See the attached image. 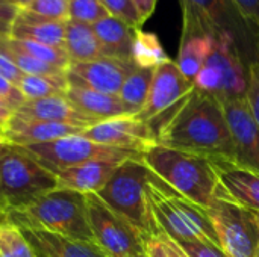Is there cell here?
Masks as SVG:
<instances>
[{
	"instance_id": "cell-1",
	"label": "cell",
	"mask_w": 259,
	"mask_h": 257,
	"mask_svg": "<svg viewBox=\"0 0 259 257\" xmlns=\"http://www.w3.org/2000/svg\"><path fill=\"white\" fill-rule=\"evenodd\" d=\"M156 144L209 159H235L223 105L197 88L185 97L176 114L159 130Z\"/></svg>"
},
{
	"instance_id": "cell-2",
	"label": "cell",
	"mask_w": 259,
	"mask_h": 257,
	"mask_svg": "<svg viewBox=\"0 0 259 257\" xmlns=\"http://www.w3.org/2000/svg\"><path fill=\"white\" fill-rule=\"evenodd\" d=\"M141 159L181 195L205 209L209 208L220 185L209 158L155 144Z\"/></svg>"
},
{
	"instance_id": "cell-3",
	"label": "cell",
	"mask_w": 259,
	"mask_h": 257,
	"mask_svg": "<svg viewBox=\"0 0 259 257\" xmlns=\"http://www.w3.org/2000/svg\"><path fill=\"white\" fill-rule=\"evenodd\" d=\"M146 195L153 221L171 239H200L220 245L208 211L181 195L153 171L147 182Z\"/></svg>"
},
{
	"instance_id": "cell-4",
	"label": "cell",
	"mask_w": 259,
	"mask_h": 257,
	"mask_svg": "<svg viewBox=\"0 0 259 257\" xmlns=\"http://www.w3.org/2000/svg\"><path fill=\"white\" fill-rule=\"evenodd\" d=\"M150 176L152 170L141 158L127 159L117 167L109 182L97 194L106 206L135 227L146 241L161 233L153 221L146 195Z\"/></svg>"
},
{
	"instance_id": "cell-5",
	"label": "cell",
	"mask_w": 259,
	"mask_h": 257,
	"mask_svg": "<svg viewBox=\"0 0 259 257\" xmlns=\"http://www.w3.org/2000/svg\"><path fill=\"white\" fill-rule=\"evenodd\" d=\"M33 226L58 236L94 242L88 221L87 194L53 189L20 211H9Z\"/></svg>"
},
{
	"instance_id": "cell-6",
	"label": "cell",
	"mask_w": 259,
	"mask_h": 257,
	"mask_svg": "<svg viewBox=\"0 0 259 257\" xmlns=\"http://www.w3.org/2000/svg\"><path fill=\"white\" fill-rule=\"evenodd\" d=\"M53 189L56 176L18 147L11 145L0 158V191L9 211H20Z\"/></svg>"
},
{
	"instance_id": "cell-7",
	"label": "cell",
	"mask_w": 259,
	"mask_h": 257,
	"mask_svg": "<svg viewBox=\"0 0 259 257\" xmlns=\"http://www.w3.org/2000/svg\"><path fill=\"white\" fill-rule=\"evenodd\" d=\"M228 257H259V227L250 211L232 200L219 185L206 209Z\"/></svg>"
},
{
	"instance_id": "cell-8",
	"label": "cell",
	"mask_w": 259,
	"mask_h": 257,
	"mask_svg": "<svg viewBox=\"0 0 259 257\" xmlns=\"http://www.w3.org/2000/svg\"><path fill=\"white\" fill-rule=\"evenodd\" d=\"M249 67L228 36L215 39L214 48L194 79V88L215 97L220 103L244 98L247 92Z\"/></svg>"
},
{
	"instance_id": "cell-9",
	"label": "cell",
	"mask_w": 259,
	"mask_h": 257,
	"mask_svg": "<svg viewBox=\"0 0 259 257\" xmlns=\"http://www.w3.org/2000/svg\"><path fill=\"white\" fill-rule=\"evenodd\" d=\"M179 5L193 11L217 36L231 38L247 67L258 61L259 29L244 17L235 0H179Z\"/></svg>"
},
{
	"instance_id": "cell-10",
	"label": "cell",
	"mask_w": 259,
	"mask_h": 257,
	"mask_svg": "<svg viewBox=\"0 0 259 257\" xmlns=\"http://www.w3.org/2000/svg\"><path fill=\"white\" fill-rule=\"evenodd\" d=\"M18 148L27 156H30L32 159H35L38 164H41L44 168L52 171L53 174L61 170L80 165L90 161L124 162L127 159L141 158V155L135 151L114 148V147L93 142L83 135L65 136V138L55 139L50 142L24 145Z\"/></svg>"
},
{
	"instance_id": "cell-11",
	"label": "cell",
	"mask_w": 259,
	"mask_h": 257,
	"mask_svg": "<svg viewBox=\"0 0 259 257\" xmlns=\"http://www.w3.org/2000/svg\"><path fill=\"white\" fill-rule=\"evenodd\" d=\"M193 89L194 82L188 80L181 73L176 61L170 59L155 68L147 101L135 117L144 121L158 138L159 130L170 121Z\"/></svg>"
},
{
	"instance_id": "cell-12",
	"label": "cell",
	"mask_w": 259,
	"mask_h": 257,
	"mask_svg": "<svg viewBox=\"0 0 259 257\" xmlns=\"http://www.w3.org/2000/svg\"><path fill=\"white\" fill-rule=\"evenodd\" d=\"M88 221L94 244L109 257H129L146 251V238L106 206L97 194H87Z\"/></svg>"
},
{
	"instance_id": "cell-13",
	"label": "cell",
	"mask_w": 259,
	"mask_h": 257,
	"mask_svg": "<svg viewBox=\"0 0 259 257\" xmlns=\"http://www.w3.org/2000/svg\"><path fill=\"white\" fill-rule=\"evenodd\" d=\"M135 68L134 61L103 56L88 62H71L67 70V80L70 86L118 95L124 80Z\"/></svg>"
},
{
	"instance_id": "cell-14",
	"label": "cell",
	"mask_w": 259,
	"mask_h": 257,
	"mask_svg": "<svg viewBox=\"0 0 259 257\" xmlns=\"http://www.w3.org/2000/svg\"><path fill=\"white\" fill-rule=\"evenodd\" d=\"M82 135L93 142L143 155L156 144L152 129L134 117H118L87 127Z\"/></svg>"
},
{
	"instance_id": "cell-15",
	"label": "cell",
	"mask_w": 259,
	"mask_h": 257,
	"mask_svg": "<svg viewBox=\"0 0 259 257\" xmlns=\"http://www.w3.org/2000/svg\"><path fill=\"white\" fill-rule=\"evenodd\" d=\"M182 9V35L176 64L181 73L191 82L205 65L211 55L215 39L222 38L208 27L193 11L188 8Z\"/></svg>"
},
{
	"instance_id": "cell-16",
	"label": "cell",
	"mask_w": 259,
	"mask_h": 257,
	"mask_svg": "<svg viewBox=\"0 0 259 257\" xmlns=\"http://www.w3.org/2000/svg\"><path fill=\"white\" fill-rule=\"evenodd\" d=\"M222 105L235 148L234 162L259 173V124L252 115L246 97Z\"/></svg>"
},
{
	"instance_id": "cell-17",
	"label": "cell",
	"mask_w": 259,
	"mask_h": 257,
	"mask_svg": "<svg viewBox=\"0 0 259 257\" xmlns=\"http://www.w3.org/2000/svg\"><path fill=\"white\" fill-rule=\"evenodd\" d=\"M8 220L20 227V230L39 257H109L94 242L52 235L26 221L24 218L15 215L14 212H8Z\"/></svg>"
},
{
	"instance_id": "cell-18",
	"label": "cell",
	"mask_w": 259,
	"mask_h": 257,
	"mask_svg": "<svg viewBox=\"0 0 259 257\" xmlns=\"http://www.w3.org/2000/svg\"><path fill=\"white\" fill-rule=\"evenodd\" d=\"M220 186L228 195L247 211L259 214V173L234 161L211 159Z\"/></svg>"
},
{
	"instance_id": "cell-19",
	"label": "cell",
	"mask_w": 259,
	"mask_h": 257,
	"mask_svg": "<svg viewBox=\"0 0 259 257\" xmlns=\"http://www.w3.org/2000/svg\"><path fill=\"white\" fill-rule=\"evenodd\" d=\"M85 129L74 127L61 123H50V121H38V120H26L18 115H12V118L3 126V138L18 147L33 145L50 142L55 139H61L65 136L82 135Z\"/></svg>"
},
{
	"instance_id": "cell-20",
	"label": "cell",
	"mask_w": 259,
	"mask_h": 257,
	"mask_svg": "<svg viewBox=\"0 0 259 257\" xmlns=\"http://www.w3.org/2000/svg\"><path fill=\"white\" fill-rule=\"evenodd\" d=\"M14 114L26 120L61 123V124H68V126L82 127V129H87L96 123H100L82 114L76 106L71 105V101L65 95L47 97V98H38V100H26Z\"/></svg>"
},
{
	"instance_id": "cell-21",
	"label": "cell",
	"mask_w": 259,
	"mask_h": 257,
	"mask_svg": "<svg viewBox=\"0 0 259 257\" xmlns=\"http://www.w3.org/2000/svg\"><path fill=\"white\" fill-rule=\"evenodd\" d=\"M121 162L90 161L55 173L59 189H70L80 194H99L109 182Z\"/></svg>"
},
{
	"instance_id": "cell-22",
	"label": "cell",
	"mask_w": 259,
	"mask_h": 257,
	"mask_svg": "<svg viewBox=\"0 0 259 257\" xmlns=\"http://www.w3.org/2000/svg\"><path fill=\"white\" fill-rule=\"evenodd\" d=\"M65 23L67 21L49 20L27 9H18L9 36L65 48Z\"/></svg>"
},
{
	"instance_id": "cell-23",
	"label": "cell",
	"mask_w": 259,
	"mask_h": 257,
	"mask_svg": "<svg viewBox=\"0 0 259 257\" xmlns=\"http://www.w3.org/2000/svg\"><path fill=\"white\" fill-rule=\"evenodd\" d=\"M65 97L82 114L94 118L96 121H105L118 117H134L118 95L103 94L94 89L68 85Z\"/></svg>"
},
{
	"instance_id": "cell-24",
	"label": "cell",
	"mask_w": 259,
	"mask_h": 257,
	"mask_svg": "<svg viewBox=\"0 0 259 257\" xmlns=\"http://www.w3.org/2000/svg\"><path fill=\"white\" fill-rule=\"evenodd\" d=\"M93 29L100 41L105 56L132 61L135 29L129 27L126 23L112 15H108L94 23Z\"/></svg>"
},
{
	"instance_id": "cell-25",
	"label": "cell",
	"mask_w": 259,
	"mask_h": 257,
	"mask_svg": "<svg viewBox=\"0 0 259 257\" xmlns=\"http://www.w3.org/2000/svg\"><path fill=\"white\" fill-rule=\"evenodd\" d=\"M65 52L71 62H88L103 58V48L91 24L67 20Z\"/></svg>"
},
{
	"instance_id": "cell-26",
	"label": "cell",
	"mask_w": 259,
	"mask_h": 257,
	"mask_svg": "<svg viewBox=\"0 0 259 257\" xmlns=\"http://www.w3.org/2000/svg\"><path fill=\"white\" fill-rule=\"evenodd\" d=\"M153 73L155 68L137 67L124 80L118 97L129 109L131 115H137L144 108L153 80Z\"/></svg>"
},
{
	"instance_id": "cell-27",
	"label": "cell",
	"mask_w": 259,
	"mask_h": 257,
	"mask_svg": "<svg viewBox=\"0 0 259 257\" xmlns=\"http://www.w3.org/2000/svg\"><path fill=\"white\" fill-rule=\"evenodd\" d=\"M132 61L140 68H156L161 64L168 62L170 58L164 50L158 35L138 29L135 30L134 36Z\"/></svg>"
},
{
	"instance_id": "cell-28",
	"label": "cell",
	"mask_w": 259,
	"mask_h": 257,
	"mask_svg": "<svg viewBox=\"0 0 259 257\" xmlns=\"http://www.w3.org/2000/svg\"><path fill=\"white\" fill-rule=\"evenodd\" d=\"M26 100H38L47 97L65 95L68 89L67 73L58 76H32L24 74L18 83Z\"/></svg>"
},
{
	"instance_id": "cell-29",
	"label": "cell",
	"mask_w": 259,
	"mask_h": 257,
	"mask_svg": "<svg viewBox=\"0 0 259 257\" xmlns=\"http://www.w3.org/2000/svg\"><path fill=\"white\" fill-rule=\"evenodd\" d=\"M0 257H39L20 227L8 218L0 221Z\"/></svg>"
},
{
	"instance_id": "cell-30",
	"label": "cell",
	"mask_w": 259,
	"mask_h": 257,
	"mask_svg": "<svg viewBox=\"0 0 259 257\" xmlns=\"http://www.w3.org/2000/svg\"><path fill=\"white\" fill-rule=\"evenodd\" d=\"M9 41L20 50L26 52L27 55L47 62L53 67H58L61 70H68L71 61L70 56L67 55L65 48H59V47H52L47 44H41V42H35V41H29V39H15L9 36Z\"/></svg>"
},
{
	"instance_id": "cell-31",
	"label": "cell",
	"mask_w": 259,
	"mask_h": 257,
	"mask_svg": "<svg viewBox=\"0 0 259 257\" xmlns=\"http://www.w3.org/2000/svg\"><path fill=\"white\" fill-rule=\"evenodd\" d=\"M2 42L8 52V55L11 56V59L15 62V65L24 73V74H32V76H58V74H65V70H61L58 67H53L47 62H42L30 55H27L26 52L17 48L11 41L9 36L2 38Z\"/></svg>"
},
{
	"instance_id": "cell-32",
	"label": "cell",
	"mask_w": 259,
	"mask_h": 257,
	"mask_svg": "<svg viewBox=\"0 0 259 257\" xmlns=\"http://www.w3.org/2000/svg\"><path fill=\"white\" fill-rule=\"evenodd\" d=\"M108 15L109 12L102 0H68L70 20L93 26Z\"/></svg>"
},
{
	"instance_id": "cell-33",
	"label": "cell",
	"mask_w": 259,
	"mask_h": 257,
	"mask_svg": "<svg viewBox=\"0 0 259 257\" xmlns=\"http://www.w3.org/2000/svg\"><path fill=\"white\" fill-rule=\"evenodd\" d=\"M109 15L121 20L132 29H141L144 24L134 0H102Z\"/></svg>"
},
{
	"instance_id": "cell-34",
	"label": "cell",
	"mask_w": 259,
	"mask_h": 257,
	"mask_svg": "<svg viewBox=\"0 0 259 257\" xmlns=\"http://www.w3.org/2000/svg\"><path fill=\"white\" fill-rule=\"evenodd\" d=\"M146 253L149 257H188L187 253L164 232L146 241Z\"/></svg>"
},
{
	"instance_id": "cell-35",
	"label": "cell",
	"mask_w": 259,
	"mask_h": 257,
	"mask_svg": "<svg viewBox=\"0 0 259 257\" xmlns=\"http://www.w3.org/2000/svg\"><path fill=\"white\" fill-rule=\"evenodd\" d=\"M24 9L46 17L49 20L67 21L68 17V0H33Z\"/></svg>"
},
{
	"instance_id": "cell-36",
	"label": "cell",
	"mask_w": 259,
	"mask_h": 257,
	"mask_svg": "<svg viewBox=\"0 0 259 257\" xmlns=\"http://www.w3.org/2000/svg\"><path fill=\"white\" fill-rule=\"evenodd\" d=\"M176 242L187 253L188 257H228L220 245L209 242V241L185 239V241H176Z\"/></svg>"
},
{
	"instance_id": "cell-37",
	"label": "cell",
	"mask_w": 259,
	"mask_h": 257,
	"mask_svg": "<svg viewBox=\"0 0 259 257\" xmlns=\"http://www.w3.org/2000/svg\"><path fill=\"white\" fill-rule=\"evenodd\" d=\"M246 100L249 103V108L252 111V115L255 117L259 124V59L249 65V80H247V92Z\"/></svg>"
},
{
	"instance_id": "cell-38",
	"label": "cell",
	"mask_w": 259,
	"mask_h": 257,
	"mask_svg": "<svg viewBox=\"0 0 259 257\" xmlns=\"http://www.w3.org/2000/svg\"><path fill=\"white\" fill-rule=\"evenodd\" d=\"M0 76L8 79L9 82H12L17 86H18L20 80L24 76V73L15 65V62L8 55V52H6V48H5V45L2 42V38H0Z\"/></svg>"
},
{
	"instance_id": "cell-39",
	"label": "cell",
	"mask_w": 259,
	"mask_h": 257,
	"mask_svg": "<svg viewBox=\"0 0 259 257\" xmlns=\"http://www.w3.org/2000/svg\"><path fill=\"white\" fill-rule=\"evenodd\" d=\"M0 98L6 101L14 111H17L26 101V97L23 95L20 88L2 76H0Z\"/></svg>"
},
{
	"instance_id": "cell-40",
	"label": "cell",
	"mask_w": 259,
	"mask_h": 257,
	"mask_svg": "<svg viewBox=\"0 0 259 257\" xmlns=\"http://www.w3.org/2000/svg\"><path fill=\"white\" fill-rule=\"evenodd\" d=\"M244 17L259 29V0H235Z\"/></svg>"
},
{
	"instance_id": "cell-41",
	"label": "cell",
	"mask_w": 259,
	"mask_h": 257,
	"mask_svg": "<svg viewBox=\"0 0 259 257\" xmlns=\"http://www.w3.org/2000/svg\"><path fill=\"white\" fill-rule=\"evenodd\" d=\"M134 3H135L137 9L140 12V17H141L143 23H144L146 20H149V17L153 15L158 0H134Z\"/></svg>"
},
{
	"instance_id": "cell-42",
	"label": "cell",
	"mask_w": 259,
	"mask_h": 257,
	"mask_svg": "<svg viewBox=\"0 0 259 257\" xmlns=\"http://www.w3.org/2000/svg\"><path fill=\"white\" fill-rule=\"evenodd\" d=\"M17 12H18V9L15 6H12L6 0H0V17L14 21V18L17 17Z\"/></svg>"
},
{
	"instance_id": "cell-43",
	"label": "cell",
	"mask_w": 259,
	"mask_h": 257,
	"mask_svg": "<svg viewBox=\"0 0 259 257\" xmlns=\"http://www.w3.org/2000/svg\"><path fill=\"white\" fill-rule=\"evenodd\" d=\"M14 112H15V111H14L6 101H3V100L0 98V126H2V127L12 118Z\"/></svg>"
},
{
	"instance_id": "cell-44",
	"label": "cell",
	"mask_w": 259,
	"mask_h": 257,
	"mask_svg": "<svg viewBox=\"0 0 259 257\" xmlns=\"http://www.w3.org/2000/svg\"><path fill=\"white\" fill-rule=\"evenodd\" d=\"M11 27H12V21L0 17V38L9 36L11 35Z\"/></svg>"
},
{
	"instance_id": "cell-45",
	"label": "cell",
	"mask_w": 259,
	"mask_h": 257,
	"mask_svg": "<svg viewBox=\"0 0 259 257\" xmlns=\"http://www.w3.org/2000/svg\"><path fill=\"white\" fill-rule=\"evenodd\" d=\"M8 212H9L8 204H6V201H5V198L2 195V191H0V221L8 218Z\"/></svg>"
},
{
	"instance_id": "cell-46",
	"label": "cell",
	"mask_w": 259,
	"mask_h": 257,
	"mask_svg": "<svg viewBox=\"0 0 259 257\" xmlns=\"http://www.w3.org/2000/svg\"><path fill=\"white\" fill-rule=\"evenodd\" d=\"M8 3H11L12 6H15L17 9H24L26 6H29L33 0H6Z\"/></svg>"
},
{
	"instance_id": "cell-47",
	"label": "cell",
	"mask_w": 259,
	"mask_h": 257,
	"mask_svg": "<svg viewBox=\"0 0 259 257\" xmlns=\"http://www.w3.org/2000/svg\"><path fill=\"white\" fill-rule=\"evenodd\" d=\"M11 145H12V144H9V142L3 138V135H0V158L5 156V155L9 151Z\"/></svg>"
},
{
	"instance_id": "cell-48",
	"label": "cell",
	"mask_w": 259,
	"mask_h": 257,
	"mask_svg": "<svg viewBox=\"0 0 259 257\" xmlns=\"http://www.w3.org/2000/svg\"><path fill=\"white\" fill-rule=\"evenodd\" d=\"M129 257H149L147 256V253L146 251H140V253H135V254H132V256Z\"/></svg>"
},
{
	"instance_id": "cell-49",
	"label": "cell",
	"mask_w": 259,
	"mask_h": 257,
	"mask_svg": "<svg viewBox=\"0 0 259 257\" xmlns=\"http://www.w3.org/2000/svg\"><path fill=\"white\" fill-rule=\"evenodd\" d=\"M252 212V211H250ZM252 215H253V218H255V221H256V224H258L259 227V214L258 212H252Z\"/></svg>"
},
{
	"instance_id": "cell-50",
	"label": "cell",
	"mask_w": 259,
	"mask_h": 257,
	"mask_svg": "<svg viewBox=\"0 0 259 257\" xmlns=\"http://www.w3.org/2000/svg\"><path fill=\"white\" fill-rule=\"evenodd\" d=\"M2 133H3V127L0 126V135H2Z\"/></svg>"
}]
</instances>
